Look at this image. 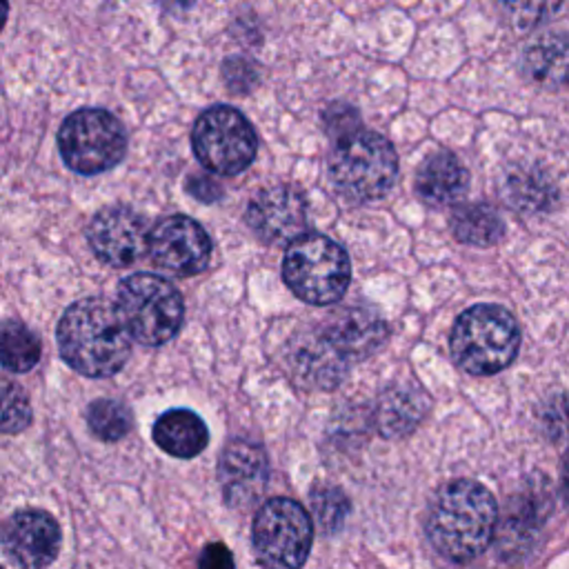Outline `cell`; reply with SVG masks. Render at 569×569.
<instances>
[{
    "mask_svg": "<svg viewBox=\"0 0 569 569\" xmlns=\"http://www.w3.org/2000/svg\"><path fill=\"white\" fill-rule=\"evenodd\" d=\"M347 509H349V502L338 489L322 487L313 491V511L325 531L338 529L347 516Z\"/></svg>",
    "mask_w": 569,
    "mask_h": 569,
    "instance_id": "obj_27",
    "label": "cell"
},
{
    "mask_svg": "<svg viewBox=\"0 0 569 569\" xmlns=\"http://www.w3.org/2000/svg\"><path fill=\"white\" fill-rule=\"evenodd\" d=\"M147 220L129 207H107L98 211L89 224L87 238L98 256L109 267H129L149 249Z\"/></svg>",
    "mask_w": 569,
    "mask_h": 569,
    "instance_id": "obj_11",
    "label": "cell"
},
{
    "mask_svg": "<svg viewBox=\"0 0 569 569\" xmlns=\"http://www.w3.org/2000/svg\"><path fill=\"white\" fill-rule=\"evenodd\" d=\"M58 147L64 164L80 176L113 169L127 153L122 122L104 109H78L62 122Z\"/></svg>",
    "mask_w": 569,
    "mask_h": 569,
    "instance_id": "obj_7",
    "label": "cell"
},
{
    "mask_svg": "<svg viewBox=\"0 0 569 569\" xmlns=\"http://www.w3.org/2000/svg\"><path fill=\"white\" fill-rule=\"evenodd\" d=\"M282 278L302 302H338L351 280L347 251L322 233H300L287 244Z\"/></svg>",
    "mask_w": 569,
    "mask_h": 569,
    "instance_id": "obj_5",
    "label": "cell"
},
{
    "mask_svg": "<svg viewBox=\"0 0 569 569\" xmlns=\"http://www.w3.org/2000/svg\"><path fill=\"white\" fill-rule=\"evenodd\" d=\"M149 253L156 267L171 276H196L211 258L209 233L187 216H167L149 233Z\"/></svg>",
    "mask_w": 569,
    "mask_h": 569,
    "instance_id": "obj_10",
    "label": "cell"
},
{
    "mask_svg": "<svg viewBox=\"0 0 569 569\" xmlns=\"http://www.w3.org/2000/svg\"><path fill=\"white\" fill-rule=\"evenodd\" d=\"M247 222L253 233L267 244H289L305 233L307 200L293 184H271L260 189L249 207Z\"/></svg>",
    "mask_w": 569,
    "mask_h": 569,
    "instance_id": "obj_12",
    "label": "cell"
},
{
    "mask_svg": "<svg viewBox=\"0 0 569 569\" xmlns=\"http://www.w3.org/2000/svg\"><path fill=\"white\" fill-rule=\"evenodd\" d=\"M536 531V507L529 505H511L502 527H500V547L502 549H520L525 542L531 540Z\"/></svg>",
    "mask_w": 569,
    "mask_h": 569,
    "instance_id": "obj_26",
    "label": "cell"
},
{
    "mask_svg": "<svg viewBox=\"0 0 569 569\" xmlns=\"http://www.w3.org/2000/svg\"><path fill=\"white\" fill-rule=\"evenodd\" d=\"M153 442L173 458H193L209 442L207 425L191 409H169L158 416L151 429Z\"/></svg>",
    "mask_w": 569,
    "mask_h": 569,
    "instance_id": "obj_18",
    "label": "cell"
},
{
    "mask_svg": "<svg viewBox=\"0 0 569 569\" xmlns=\"http://www.w3.org/2000/svg\"><path fill=\"white\" fill-rule=\"evenodd\" d=\"M193 2H196V0H158V4H160L162 9H167V11H184V9H189Z\"/></svg>",
    "mask_w": 569,
    "mask_h": 569,
    "instance_id": "obj_30",
    "label": "cell"
},
{
    "mask_svg": "<svg viewBox=\"0 0 569 569\" xmlns=\"http://www.w3.org/2000/svg\"><path fill=\"white\" fill-rule=\"evenodd\" d=\"M251 542L264 567H302L313 542L311 518L300 502L271 498L253 518Z\"/></svg>",
    "mask_w": 569,
    "mask_h": 569,
    "instance_id": "obj_9",
    "label": "cell"
},
{
    "mask_svg": "<svg viewBox=\"0 0 569 569\" xmlns=\"http://www.w3.org/2000/svg\"><path fill=\"white\" fill-rule=\"evenodd\" d=\"M398 173V158L387 138L376 131L353 129L340 136L329 156L333 187L349 200L382 198Z\"/></svg>",
    "mask_w": 569,
    "mask_h": 569,
    "instance_id": "obj_4",
    "label": "cell"
},
{
    "mask_svg": "<svg viewBox=\"0 0 569 569\" xmlns=\"http://www.w3.org/2000/svg\"><path fill=\"white\" fill-rule=\"evenodd\" d=\"M202 567H211V569H220V567H231L233 558L229 553V549L224 545H209L200 558Z\"/></svg>",
    "mask_w": 569,
    "mask_h": 569,
    "instance_id": "obj_29",
    "label": "cell"
},
{
    "mask_svg": "<svg viewBox=\"0 0 569 569\" xmlns=\"http://www.w3.org/2000/svg\"><path fill=\"white\" fill-rule=\"evenodd\" d=\"M38 336L20 320L0 322V365L13 373L31 371L40 360Z\"/></svg>",
    "mask_w": 569,
    "mask_h": 569,
    "instance_id": "obj_21",
    "label": "cell"
},
{
    "mask_svg": "<svg viewBox=\"0 0 569 569\" xmlns=\"http://www.w3.org/2000/svg\"><path fill=\"white\" fill-rule=\"evenodd\" d=\"M451 229L453 236L465 244L489 247L502 236V220L489 204L471 202L453 211Z\"/></svg>",
    "mask_w": 569,
    "mask_h": 569,
    "instance_id": "obj_20",
    "label": "cell"
},
{
    "mask_svg": "<svg viewBox=\"0 0 569 569\" xmlns=\"http://www.w3.org/2000/svg\"><path fill=\"white\" fill-rule=\"evenodd\" d=\"M496 525V500L473 480H453L445 485L427 513L429 542L451 562L478 558L489 547Z\"/></svg>",
    "mask_w": 569,
    "mask_h": 569,
    "instance_id": "obj_2",
    "label": "cell"
},
{
    "mask_svg": "<svg viewBox=\"0 0 569 569\" xmlns=\"http://www.w3.org/2000/svg\"><path fill=\"white\" fill-rule=\"evenodd\" d=\"M116 309L131 338L147 347H160L176 338L184 320L180 291L162 276H127L116 296Z\"/></svg>",
    "mask_w": 569,
    "mask_h": 569,
    "instance_id": "obj_6",
    "label": "cell"
},
{
    "mask_svg": "<svg viewBox=\"0 0 569 569\" xmlns=\"http://www.w3.org/2000/svg\"><path fill=\"white\" fill-rule=\"evenodd\" d=\"M187 189L198 198V200H207V202H211V200H216L218 196H220V187H218V182L213 180V178H202V176H193V180L187 184Z\"/></svg>",
    "mask_w": 569,
    "mask_h": 569,
    "instance_id": "obj_28",
    "label": "cell"
},
{
    "mask_svg": "<svg viewBox=\"0 0 569 569\" xmlns=\"http://www.w3.org/2000/svg\"><path fill=\"white\" fill-rule=\"evenodd\" d=\"M469 187V173L449 151H436L418 169L416 189L420 198L433 207L458 202Z\"/></svg>",
    "mask_w": 569,
    "mask_h": 569,
    "instance_id": "obj_17",
    "label": "cell"
},
{
    "mask_svg": "<svg viewBox=\"0 0 569 569\" xmlns=\"http://www.w3.org/2000/svg\"><path fill=\"white\" fill-rule=\"evenodd\" d=\"M31 402L18 382L0 380V431L20 433L31 425Z\"/></svg>",
    "mask_w": 569,
    "mask_h": 569,
    "instance_id": "obj_24",
    "label": "cell"
},
{
    "mask_svg": "<svg viewBox=\"0 0 569 569\" xmlns=\"http://www.w3.org/2000/svg\"><path fill=\"white\" fill-rule=\"evenodd\" d=\"M191 147L204 169L218 176H236L253 162L258 136L238 109L216 104L196 120Z\"/></svg>",
    "mask_w": 569,
    "mask_h": 569,
    "instance_id": "obj_8",
    "label": "cell"
},
{
    "mask_svg": "<svg viewBox=\"0 0 569 569\" xmlns=\"http://www.w3.org/2000/svg\"><path fill=\"white\" fill-rule=\"evenodd\" d=\"M333 345L349 358H367L387 338V325L367 307H351L338 311L325 327Z\"/></svg>",
    "mask_w": 569,
    "mask_h": 569,
    "instance_id": "obj_16",
    "label": "cell"
},
{
    "mask_svg": "<svg viewBox=\"0 0 569 569\" xmlns=\"http://www.w3.org/2000/svg\"><path fill=\"white\" fill-rule=\"evenodd\" d=\"M62 360L89 378L118 373L131 351V333L118 309L102 298H84L67 307L58 329Z\"/></svg>",
    "mask_w": 569,
    "mask_h": 569,
    "instance_id": "obj_1",
    "label": "cell"
},
{
    "mask_svg": "<svg viewBox=\"0 0 569 569\" xmlns=\"http://www.w3.org/2000/svg\"><path fill=\"white\" fill-rule=\"evenodd\" d=\"M562 493H565V500L569 502V451L565 453V462H562Z\"/></svg>",
    "mask_w": 569,
    "mask_h": 569,
    "instance_id": "obj_31",
    "label": "cell"
},
{
    "mask_svg": "<svg viewBox=\"0 0 569 569\" xmlns=\"http://www.w3.org/2000/svg\"><path fill=\"white\" fill-rule=\"evenodd\" d=\"M349 358L333 345L325 329L305 336L291 353L293 373L311 387H333L347 373Z\"/></svg>",
    "mask_w": 569,
    "mask_h": 569,
    "instance_id": "obj_15",
    "label": "cell"
},
{
    "mask_svg": "<svg viewBox=\"0 0 569 569\" xmlns=\"http://www.w3.org/2000/svg\"><path fill=\"white\" fill-rule=\"evenodd\" d=\"M449 347L460 369L473 376H491L513 362L520 347V331L507 309L476 305L458 316Z\"/></svg>",
    "mask_w": 569,
    "mask_h": 569,
    "instance_id": "obj_3",
    "label": "cell"
},
{
    "mask_svg": "<svg viewBox=\"0 0 569 569\" xmlns=\"http://www.w3.org/2000/svg\"><path fill=\"white\" fill-rule=\"evenodd\" d=\"M500 16L516 29H531L547 20L560 0H496Z\"/></svg>",
    "mask_w": 569,
    "mask_h": 569,
    "instance_id": "obj_25",
    "label": "cell"
},
{
    "mask_svg": "<svg viewBox=\"0 0 569 569\" xmlns=\"http://www.w3.org/2000/svg\"><path fill=\"white\" fill-rule=\"evenodd\" d=\"M267 456L260 445L249 440H231L220 456L218 478L224 500L231 507L251 505L267 485Z\"/></svg>",
    "mask_w": 569,
    "mask_h": 569,
    "instance_id": "obj_14",
    "label": "cell"
},
{
    "mask_svg": "<svg viewBox=\"0 0 569 569\" xmlns=\"http://www.w3.org/2000/svg\"><path fill=\"white\" fill-rule=\"evenodd\" d=\"M87 422H89L93 436H98L104 442H116L129 433L131 411L120 400L100 398L89 405Z\"/></svg>",
    "mask_w": 569,
    "mask_h": 569,
    "instance_id": "obj_23",
    "label": "cell"
},
{
    "mask_svg": "<svg viewBox=\"0 0 569 569\" xmlns=\"http://www.w3.org/2000/svg\"><path fill=\"white\" fill-rule=\"evenodd\" d=\"M7 16H9V0H0V29L7 22Z\"/></svg>",
    "mask_w": 569,
    "mask_h": 569,
    "instance_id": "obj_32",
    "label": "cell"
},
{
    "mask_svg": "<svg viewBox=\"0 0 569 569\" xmlns=\"http://www.w3.org/2000/svg\"><path fill=\"white\" fill-rule=\"evenodd\" d=\"M425 400L420 391L411 389H393L380 402L378 409V425L385 436H400L407 433L422 416Z\"/></svg>",
    "mask_w": 569,
    "mask_h": 569,
    "instance_id": "obj_22",
    "label": "cell"
},
{
    "mask_svg": "<svg viewBox=\"0 0 569 569\" xmlns=\"http://www.w3.org/2000/svg\"><path fill=\"white\" fill-rule=\"evenodd\" d=\"M0 542L18 567H47L60 551V527L40 509H20L0 527Z\"/></svg>",
    "mask_w": 569,
    "mask_h": 569,
    "instance_id": "obj_13",
    "label": "cell"
},
{
    "mask_svg": "<svg viewBox=\"0 0 569 569\" xmlns=\"http://www.w3.org/2000/svg\"><path fill=\"white\" fill-rule=\"evenodd\" d=\"M525 71L540 84H565L569 80V38L558 33L538 38L525 53Z\"/></svg>",
    "mask_w": 569,
    "mask_h": 569,
    "instance_id": "obj_19",
    "label": "cell"
}]
</instances>
